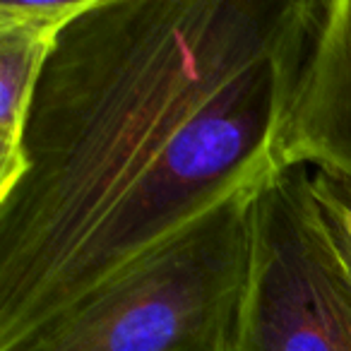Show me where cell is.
Segmentation results:
<instances>
[{
	"label": "cell",
	"instance_id": "obj_1",
	"mask_svg": "<svg viewBox=\"0 0 351 351\" xmlns=\"http://www.w3.org/2000/svg\"><path fill=\"white\" fill-rule=\"evenodd\" d=\"M320 0H92L0 183V349L277 171Z\"/></svg>",
	"mask_w": 351,
	"mask_h": 351
},
{
	"label": "cell",
	"instance_id": "obj_2",
	"mask_svg": "<svg viewBox=\"0 0 351 351\" xmlns=\"http://www.w3.org/2000/svg\"><path fill=\"white\" fill-rule=\"evenodd\" d=\"M253 193L226 197L0 351H236L253 267Z\"/></svg>",
	"mask_w": 351,
	"mask_h": 351
},
{
	"label": "cell",
	"instance_id": "obj_3",
	"mask_svg": "<svg viewBox=\"0 0 351 351\" xmlns=\"http://www.w3.org/2000/svg\"><path fill=\"white\" fill-rule=\"evenodd\" d=\"M253 267L236 351H351V279L313 200L282 164L253 193Z\"/></svg>",
	"mask_w": 351,
	"mask_h": 351
},
{
	"label": "cell",
	"instance_id": "obj_4",
	"mask_svg": "<svg viewBox=\"0 0 351 351\" xmlns=\"http://www.w3.org/2000/svg\"><path fill=\"white\" fill-rule=\"evenodd\" d=\"M92 0H0V183L15 169L36 82L58 34Z\"/></svg>",
	"mask_w": 351,
	"mask_h": 351
},
{
	"label": "cell",
	"instance_id": "obj_5",
	"mask_svg": "<svg viewBox=\"0 0 351 351\" xmlns=\"http://www.w3.org/2000/svg\"><path fill=\"white\" fill-rule=\"evenodd\" d=\"M303 149L313 166L351 181V27L332 46L313 84Z\"/></svg>",
	"mask_w": 351,
	"mask_h": 351
},
{
	"label": "cell",
	"instance_id": "obj_6",
	"mask_svg": "<svg viewBox=\"0 0 351 351\" xmlns=\"http://www.w3.org/2000/svg\"><path fill=\"white\" fill-rule=\"evenodd\" d=\"M306 169L325 234L346 277L351 279V181L332 171L313 169V166Z\"/></svg>",
	"mask_w": 351,
	"mask_h": 351
}]
</instances>
